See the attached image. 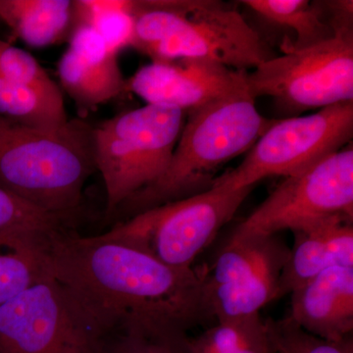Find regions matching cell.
Wrapping results in <instances>:
<instances>
[{
  "mask_svg": "<svg viewBox=\"0 0 353 353\" xmlns=\"http://www.w3.org/2000/svg\"><path fill=\"white\" fill-rule=\"evenodd\" d=\"M0 115L27 126L53 129L64 126L63 97H53L0 77Z\"/></svg>",
  "mask_w": 353,
  "mask_h": 353,
  "instance_id": "ffe728a7",
  "label": "cell"
},
{
  "mask_svg": "<svg viewBox=\"0 0 353 353\" xmlns=\"http://www.w3.org/2000/svg\"><path fill=\"white\" fill-rule=\"evenodd\" d=\"M334 216L353 218L352 143L284 178L231 238L299 231Z\"/></svg>",
  "mask_w": 353,
  "mask_h": 353,
  "instance_id": "9c48e42d",
  "label": "cell"
},
{
  "mask_svg": "<svg viewBox=\"0 0 353 353\" xmlns=\"http://www.w3.org/2000/svg\"><path fill=\"white\" fill-rule=\"evenodd\" d=\"M275 353H353L352 338L329 341L304 331L292 318L265 319Z\"/></svg>",
  "mask_w": 353,
  "mask_h": 353,
  "instance_id": "7402d4cb",
  "label": "cell"
},
{
  "mask_svg": "<svg viewBox=\"0 0 353 353\" xmlns=\"http://www.w3.org/2000/svg\"><path fill=\"white\" fill-rule=\"evenodd\" d=\"M187 113L145 104L118 114L94 129V159L113 213L166 170Z\"/></svg>",
  "mask_w": 353,
  "mask_h": 353,
  "instance_id": "5b68a950",
  "label": "cell"
},
{
  "mask_svg": "<svg viewBox=\"0 0 353 353\" xmlns=\"http://www.w3.org/2000/svg\"><path fill=\"white\" fill-rule=\"evenodd\" d=\"M0 20L31 48H46L69 36L73 1L0 0Z\"/></svg>",
  "mask_w": 353,
  "mask_h": 353,
  "instance_id": "e0dca14e",
  "label": "cell"
},
{
  "mask_svg": "<svg viewBox=\"0 0 353 353\" xmlns=\"http://www.w3.org/2000/svg\"><path fill=\"white\" fill-rule=\"evenodd\" d=\"M255 187L234 190L215 182L206 192L143 211L99 234L176 268H192Z\"/></svg>",
  "mask_w": 353,
  "mask_h": 353,
  "instance_id": "8992f818",
  "label": "cell"
},
{
  "mask_svg": "<svg viewBox=\"0 0 353 353\" xmlns=\"http://www.w3.org/2000/svg\"><path fill=\"white\" fill-rule=\"evenodd\" d=\"M129 0L73 1V25H87L101 34L114 54L132 46L134 19Z\"/></svg>",
  "mask_w": 353,
  "mask_h": 353,
  "instance_id": "44dd1931",
  "label": "cell"
},
{
  "mask_svg": "<svg viewBox=\"0 0 353 353\" xmlns=\"http://www.w3.org/2000/svg\"><path fill=\"white\" fill-rule=\"evenodd\" d=\"M245 74L202 60L152 61L126 81V90L146 104L189 113L245 88Z\"/></svg>",
  "mask_w": 353,
  "mask_h": 353,
  "instance_id": "7c38bea8",
  "label": "cell"
},
{
  "mask_svg": "<svg viewBox=\"0 0 353 353\" xmlns=\"http://www.w3.org/2000/svg\"><path fill=\"white\" fill-rule=\"evenodd\" d=\"M353 218L334 216L294 233L278 299L334 267H353Z\"/></svg>",
  "mask_w": 353,
  "mask_h": 353,
  "instance_id": "5bb4252c",
  "label": "cell"
},
{
  "mask_svg": "<svg viewBox=\"0 0 353 353\" xmlns=\"http://www.w3.org/2000/svg\"><path fill=\"white\" fill-rule=\"evenodd\" d=\"M290 248L277 234L230 238L208 270L201 271L211 319L231 321L259 314L278 299Z\"/></svg>",
  "mask_w": 353,
  "mask_h": 353,
  "instance_id": "8fae6325",
  "label": "cell"
},
{
  "mask_svg": "<svg viewBox=\"0 0 353 353\" xmlns=\"http://www.w3.org/2000/svg\"><path fill=\"white\" fill-rule=\"evenodd\" d=\"M353 101L309 115L278 118L245 153L241 164L215 182L232 189L255 187L269 176L296 175L352 143Z\"/></svg>",
  "mask_w": 353,
  "mask_h": 353,
  "instance_id": "ba28073f",
  "label": "cell"
},
{
  "mask_svg": "<svg viewBox=\"0 0 353 353\" xmlns=\"http://www.w3.org/2000/svg\"><path fill=\"white\" fill-rule=\"evenodd\" d=\"M46 267L101 341L136 334L187 353L189 332L210 321L201 271L65 228L46 246Z\"/></svg>",
  "mask_w": 353,
  "mask_h": 353,
  "instance_id": "6da1fadb",
  "label": "cell"
},
{
  "mask_svg": "<svg viewBox=\"0 0 353 353\" xmlns=\"http://www.w3.org/2000/svg\"><path fill=\"white\" fill-rule=\"evenodd\" d=\"M54 234L0 231V305L50 276L46 246Z\"/></svg>",
  "mask_w": 353,
  "mask_h": 353,
  "instance_id": "ac0fdd59",
  "label": "cell"
},
{
  "mask_svg": "<svg viewBox=\"0 0 353 353\" xmlns=\"http://www.w3.org/2000/svg\"><path fill=\"white\" fill-rule=\"evenodd\" d=\"M132 48L152 61L192 59L248 72L276 57L232 3L221 0L132 1Z\"/></svg>",
  "mask_w": 353,
  "mask_h": 353,
  "instance_id": "7a4b0ae2",
  "label": "cell"
},
{
  "mask_svg": "<svg viewBox=\"0 0 353 353\" xmlns=\"http://www.w3.org/2000/svg\"><path fill=\"white\" fill-rule=\"evenodd\" d=\"M67 220L34 208L0 188V231L51 234L66 228Z\"/></svg>",
  "mask_w": 353,
  "mask_h": 353,
  "instance_id": "603a6c76",
  "label": "cell"
},
{
  "mask_svg": "<svg viewBox=\"0 0 353 353\" xmlns=\"http://www.w3.org/2000/svg\"><path fill=\"white\" fill-rule=\"evenodd\" d=\"M239 3L248 9L262 25L282 34L279 43L282 53L323 43L338 32L329 1L243 0Z\"/></svg>",
  "mask_w": 353,
  "mask_h": 353,
  "instance_id": "9a60e30c",
  "label": "cell"
},
{
  "mask_svg": "<svg viewBox=\"0 0 353 353\" xmlns=\"http://www.w3.org/2000/svg\"><path fill=\"white\" fill-rule=\"evenodd\" d=\"M187 353H275L265 321L259 314L216 322L190 338Z\"/></svg>",
  "mask_w": 353,
  "mask_h": 353,
  "instance_id": "d6986e66",
  "label": "cell"
},
{
  "mask_svg": "<svg viewBox=\"0 0 353 353\" xmlns=\"http://www.w3.org/2000/svg\"><path fill=\"white\" fill-rule=\"evenodd\" d=\"M65 92L80 110H90L112 101L126 90L117 57L92 59L67 50L58 63Z\"/></svg>",
  "mask_w": 353,
  "mask_h": 353,
  "instance_id": "2e32d148",
  "label": "cell"
},
{
  "mask_svg": "<svg viewBox=\"0 0 353 353\" xmlns=\"http://www.w3.org/2000/svg\"><path fill=\"white\" fill-rule=\"evenodd\" d=\"M0 77L53 97H63L57 83L27 51L0 39Z\"/></svg>",
  "mask_w": 353,
  "mask_h": 353,
  "instance_id": "cb8c5ba5",
  "label": "cell"
},
{
  "mask_svg": "<svg viewBox=\"0 0 353 353\" xmlns=\"http://www.w3.org/2000/svg\"><path fill=\"white\" fill-rule=\"evenodd\" d=\"M245 87L255 101L270 97L280 118L353 101V30L266 60L246 72Z\"/></svg>",
  "mask_w": 353,
  "mask_h": 353,
  "instance_id": "52a82bcc",
  "label": "cell"
},
{
  "mask_svg": "<svg viewBox=\"0 0 353 353\" xmlns=\"http://www.w3.org/2000/svg\"><path fill=\"white\" fill-rule=\"evenodd\" d=\"M273 121L259 112L246 87L190 111L166 170L118 209L130 218L210 190L217 171L245 154Z\"/></svg>",
  "mask_w": 353,
  "mask_h": 353,
  "instance_id": "3957f363",
  "label": "cell"
},
{
  "mask_svg": "<svg viewBox=\"0 0 353 353\" xmlns=\"http://www.w3.org/2000/svg\"><path fill=\"white\" fill-rule=\"evenodd\" d=\"M304 331L329 341L350 338L353 330V267L322 272L290 294L288 315Z\"/></svg>",
  "mask_w": 353,
  "mask_h": 353,
  "instance_id": "4fadbf2b",
  "label": "cell"
},
{
  "mask_svg": "<svg viewBox=\"0 0 353 353\" xmlns=\"http://www.w3.org/2000/svg\"><path fill=\"white\" fill-rule=\"evenodd\" d=\"M101 353H185L162 341L136 334H116L102 341Z\"/></svg>",
  "mask_w": 353,
  "mask_h": 353,
  "instance_id": "d4e9b609",
  "label": "cell"
},
{
  "mask_svg": "<svg viewBox=\"0 0 353 353\" xmlns=\"http://www.w3.org/2000/svg\"><path fill=\"white\" fill-rule=\"evenodd\" d=\"M101 345L50 274L0 305V353H101Z\"/></svg>",
  "mask_w": 353,
  "mask_h": 353,
  "instance_id": "30bf717a",
  "label": "cell"
},
{
  "mask_svg": "<svg viewBox=\"0 0 353 353\" xmlns=\"http://www.w3.org/2000/svg\"><path fill=\"white\" fill-rule=\"evenodd\" d=\"M94 129L81 118L43 129L0 115V188L69 219L80 208L85 182L97 170Z\"/></svg>",
  "mask_w": 353,
  "mask_h": 353,
  "instance_id": "277c9868",
  "label": "cell"
}]
</instances>
